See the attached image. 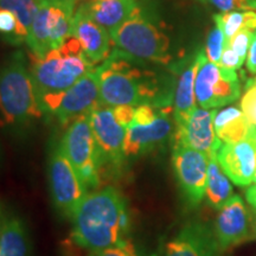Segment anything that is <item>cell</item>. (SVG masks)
<instances>
[{"instance_id":"obj_1","label":"cell","mask_w":256,"mask_h":256,"mask_svg":"<svg viewBox=\"0 0 256 256\" xmlns=\"http://www.w3.org/2000/svg\"><path fill=\"white\" fill-rule=\"evenodd\" d=\"M70 220L72 241L90 252L102 250L124 241L130 230L126 198L113 186L88 192Z\"/></svg>"},{"instance_id":"obj_2","label":"cell","mask_w":256,"mask_h":256,"mask_svg":"<svg viewBox=\"0 0 256 256\" xmlns=\"http://www.w3.org/2000/svg\"><path fill=\"white\" fill-rule=\"evenodd\" d=\"M142 63L114 48L108 58L96 66L101 106H170L171 98L162 94L156 74Z\"/></svg>"},{"instance_id":"obj_3","label":"cell","mask_w":256,"mask_h":256,"mask_svg":"<svg viewBox=\"0 0 256 256\" xmlns=\"http://www.w3.org/2000/svg\"><path fill=\"white\" fill-rule=\"evenodd\" d=\"M43 115L24 54L17 51L0 66V119L19 132Z\"/></svg>"},{"instance_id":"obj_4","label":"cell","mask_w":256,"mask_h":256,"mask_svg":"<svg viewBox=\"0 0 256 256\" xmlns=\"http://www.w3.org/2000/svg\"><path fill=\"white\" fill-rule=\"evenodd\" d=\"M94 66L86 58L81 44L72 34L60 48L40 58L31 55L28 70L38 101L70 88Z\"/></svg>"},{"instance_id":"obj_5","label":"cell","mask_w":256,"mask_h":256,"mask_svg":"<svg viewBox=\"0 0 256 256\" xmlns=\"http://www.w3.org/2000/svg\"><path fill=\"white\" fill-rule=\"evenodd\" d=\"M110 34L116 49L134 58L159 64L171 62L168 37L142 8Z\"/></svg>"},{"instance_id":"obj_6","label":"cell","mask_w":256,"mask_h":256,"mask_svg":"<svg viewBox=\"0 0 256 256\" xmlns=\"http://www.w3.org/2000/svg\"><path fill=\"white\" fill-rule=\"evenodd\" d=\"M76 0H44L28 31L26 44L34 57L60 46L70 34Z\"/></svg>"},{"instance_id":"obj_7","label":"cell","mask_w":256,"mask_h":256,"mask_svg":"<svg viewBox=\"0 0 256 256\" xmlns=\"http://www.w3.org/2000/svg\"><path fill=\"white\" fill-rule=\"evenodd\" d=\"M60 146L88 190H95L100 184L104 164L92 133L89 114L80 116L68 124L60 140Z\"/></svg>"},{"instance_id":"obj_8","label":"cell","mask_w":256,"mask_h":256,"mask_svg":"<svg viewBox=\"0 0 256 256\" xmlns=\"http://www.w3.org/2000/svg\"><path fill=\"white\" fill-rule=\"evenodd\" d=\"M40 104L43 114L51 115L62 124H69L80 116L90 114L101 106L96 66L70 88L42 98Z\"/></svg>"},{"instance_id":"obj_9","label":"cell","mask_w":256,"mask_h":256,"mask_svg":"<svg viewBox=\"0 0 256 256\" xmlns=\"http://www.w3.org/2000/svg\"><path fill=\"white\" fill-rule=\"evenodd\" d=\"M51 198L56 209L70 218L87 196L88 188L63 152L60 142L54 145L48 162Z\"/></svg>"},{"instance_id":"obj_10","label":"cell","mask_w":256,"mask_h":256,"mask_svg":"<svg viewBox=\"0 0 256 256\" xmlns=\"http://www.w3.org/2000/svg\"><path fill=\"white\" fill-rule=\"evenodd\" d=\"M194 92L198 106L204 110L232 104L241 95V84L236 70L223 69L206 58L197 72Z\"/></svg>"},{"instance_id":"obj_11","label":"cell","mask_w":256,"mask_h":256,"mask_svg":"<svg viewBox=\"0 0 256 256\" xmlns=\"http://www.w3.org/2000/svg\"><path fill=\"white\" fill-rule=\"evenodd\" d=\"M172 165L185 200L197 206L206 197L209 156L190 147L174 144Z\"/></svg>"},{"instance_id":"obj_12","label":"cell","mask_w":256,"mask_h":256,"mask_svg":"<svg viewBox=\"0 0 256 256\" xmlns=\"http://www.w3.org/2000/svg\"><path fill=\"white\" fill-rule=\"evenodd\" d=\"M174 108L170 106L160 108L156 118L148 121H132L126 128L124 152L126 158L145 156L168 142L174 124L170 113Z\"/></svg>"},{"instance_id":"obj_13","label":"cell","mask_w":256,"mask_h":256,"mask_svg":"<svg viewBox=\"0 0 256 256\" xmlns=\"http://www.w3.org/2000/svg\"><path fill=\"white\" fill-rule=\"evenodd\" d=\"M90 124L102 159V164L120 168L124 164L126 128L115 118L113 108L98 106L89 114Z\"/></svg>"},{"instance_id":"obj_14","label":"cell","mask_w":256,"mask_h":256,"mask_svg":"<svg viewBox=\"0 0 256 256\" xmlns=\"http://www.w3.org/2000/svg\"><path fill=\"white\" fill-rule=\"evenodd\" d=\"M217 160L230 180L238 186L252 183L256 168V127L248 139L235 144H222Z\"/></svg>"},{"instance_id":"obj_15","label":"cell","mask_w":256,"mask_h":256,"mask_svg":"<svg viewBox=\"0 0 256 256\" xmlns=\"http://www.w3.org/2000/svg\"><path fill=\"white\" fill-rule=\"evenodd\" d=\"M214 110L196 107L188 119L176 127L174 144H179L209 156L217 153L222 142L217 138L214 128Z\"/></svg>"},{"instance_id":"obj_16","label":"cell","mask_w":256,"mask_h":256,"mask_svg":"<svg viewBox=\"0 0 256 256\" xmlns=\"http://www.w3.org/2000/svg\"><path fill=\"white\" fill-rule=\"evenodd\" d=\"M214 230L220 249L238 246L250 238V218L238 194H234L218 210Z\"/></svg>"},{"instance_id":"obj_17","label":"cell","mask_w":256,"mask_h":256,"mask_svg":"<svg viewBox=\"0 0 256 256\" xmlns=\"http://www.w3.org/2000/svg\"><path fill=\"white\" fill-rule=\"evenodd\" d=\"M215 230L202 222H190L168 243L164 256H217Z\"/></svg>"},{"instance_id":"obj_18","label":"cell","mask_w":256,"mask_h":256,"mask_svg":"<svg viewBox=\"0 0 256 256\" xmlns=\"http://www.w3.org/2000/svg\"><path fill=\"white\" fill-rule=\"evenodd\" d=\"M70 34L78 38L86 58L92 66L104 62L113 51L110 48V32L89 18L81 8L75 11Z\"/></svg>"},{"instance_id":"obj_19","label":"cell","mask_w":256,"mask_h":256,"mask_svg":"<svg viewBox=\"0 0 256 256\" xmlns=\"http://www.w3.org/2000/svg\"><path fill=\"white\" fill-rule=\"evenodd\" d=\"M206 58V51L200 50L179 75L174 100V120L176 127L182 126L197 107L194 82L200 66Z\"/></svg>"},{"instance_id":"obj_20","label":"cell","mask_w":256,"mask_h":256,"mask_svg":"<svg viewBox=\"0 0 256 256\" xmlns=\"http://www.w3.org/2000/svg\"><path fill=\"white\" fill-rule=\"evenodd\" d=\"M80 8L110 34L140 8L136 0H87Z\"/></svg>"},{"instance_id":"obj_21","label":"cell","mask_w":256,"mask_h":256,"mask_svg":"<svg viewBox=\"0 0 256 256\" xmlns=\"http://www.w3.org/2000/svg\"><path fill=\"white\" fill-rule=\"evenodd\" d=\"M214 128L222 144H235L248 139L255 126L238 107L214 110Z\"/></svg>"},{"instance_id":"obj_22","label":"cell","mask_w":256,"mask_h":256,"mask_svg":"<svg viewBox=\"0 0 256 256\" xmlns=\"http://www.w3.org/2000/svg\"><path fill=\"white\" fill-rule=\"evenodd\" d=\"M216 154L212 153L209 156L206 197L211 208L220 210L234 194L232 180L220 168Z\"/></svg>"},{"instance_id":"obj_23","label":"cell","mask_w":256,"mask_h":256,"mask_svg":"<svg viewBox=\"0 0 256 256\" xmlns=\"http://www.w3.org/2000/svg\"><path fill=\"white\" fill-rule=\"evenodd\" d=\"M0 256H30V236L23 220L8 217L0 238Z\"/></svg>"},{"instance_id":"obj_24","label":"cell","mask_w":256,"mask_h":256,"mask_svg":"<svg viewBox=\"0 0 256 256\" xmlns=\"http://www.w3.org/2000/svg\"><path fill=\"white\" fill-rule=\"evenodd\" d=\"M214 22L220 25L226 42L240 31H256V12L252 11H229L214 16Z\"/></svg>"},{"instance_id":"obj_25","label":"cell","mask_w":256,"mask_h":256,"mask_svg":"<svg viewBox=\"0 0 256 256\" xmlns=\"http://www.w3.org/2000/svg\"><path fill=\"white\" fill-rule=\"evenodd\" d=\"M44 0H0V8L8 10L17 16L22 30L28 38L38 10Z\"/></svg>"},{"instance_id":"obj_26","label":"cell","mask_w":256,"mask_h":256,"mask_svg":"<svg viewBox=\"0 0 256 256\" xmlns=\"http://www.w3.org/2000/svg\"><path fill=\"white\" fill-rule=\"evenodd\" d=\"M0 37L16 46L26 42L17 16L5 8H0Z\"/></svg>"},{"instance_id":"obj_27","label":"cell","mask_w":256,"mask_h":256,"mask_svg":"<svg viewBox=\"0 0 256 256\" xmlns=\"http://www.w3.org/2000/svg\"><path fill=\"white\" fill-rule=\"evenodd\" d=\"M226 44V36H224L222 28H220V24L215 23V25H214V28L210 30L206 38V56L208 60L218 66Z\"/></svg>"},{"instance_id":"obj_28","label":"cell","mask_w":256,"mask_h":256,"mask_svg":"<svg viewBox=\"0 0 256 256\" xmlns=\"http://www.w3.org/2000/svg\"><path fill=\"white\" fill-rule=\"evenodd\" d=\"M89 256H140L134 243L130 238L118 243L113 247L102 249V250L90 252Z\"/></svg>"},{"instance_id":"obj_29","label":"cell","mask_w":256,"mask_h":256,"mask_svg":"<svg viewBox=\"0 0 256 256\" xmlns=\"http://www.w3.org/2000/svg\"><path fill=\"white\" fill-rule=\"evenodd\" d=\"M252 34H254V32L243 30L240 31L238 34H236L229 42H226V43L232 48V50L238 54L243 63H244V60L248 56V51L249 48H250Z\"/></svg>"},{"instance_id":"obj_30","label":"cell","mask_w":256,"mask_h":256,"mask_svg":"<svg viewBox=\"0 0 256 256\" xmlns=\"http://www.w3.org/2000/svg\"><path fill=\"white\" fill-rule=\"evenodd\" d=\"M222 12L236 11V10H256V0H206Z\"/></svg>"},{"instance_id":"obj_31","label":"cell","mask_w":256,"mask_h":256,"mask_svg":"<svg viewBox=\"0 0 256 256\" xmlns=\"http://www.w3.org/2000/svg\"><path fill=\"white\" fill-rule=\"evenodd\" d=\"M241 110L249 122L256 127V86L248 88L241 100Z\"/></svg>"},{"instance_id":"obj_32","label":"cell","mask_w":256,"mask_h":256,"mask_svg":"<svg viewBox=\"0 0 256 256\" xmlns=\"http://www.w3.org/2000/svg\"><path fill=\"white\" fill-rule=\"evenodd\" d=\"M243 66V62L240 58L238 54L232 50V48L229 46L228 43L224 46L222 57L218 63V66L223 69H230V70H236L240 69Z\"/></svg>"},{"instance_id":"obj_33","label":"cell","mask_w":256,"mask_h":256,"mask_svg":"<svg viewBox=\"0 0 256 256\" xmlns=\"http://www.w3.org/2000/svg\"><path fill=\"white\" fill-rule=\"evenodd\" d=\"M113 112L116 120L124 128H127L130 124V122H132L136 107H133V106H118V107H113Z\"/></svg>"},{"instance_id":"obj_34","label":"cell","mask_w":256,"mask_h":256,"mask_svg":"<svg viewBox=\"0 0 256 256\" xmlns=\"http://www.w3.org/2000/svg\"><path fill=\"white\" fill-rule=\"evenodd\" d=\"M247 69L248 72L255 75L256 74V31L252 34V40L249 48L247 56Z\"/></svg>"},{"instance_id":"obj_35","label":"cell","mask_w":256,"mask_h":256,"mask_svg":"<svg viewBox=\"0 0 256 256\" xmlns=\"http://www.w3.org/2000/svg\"><path fill=\"white\" fill-rule=\"evenodd\" d=\"M246 200H247L249 206L256 210V185L248 188V190L246 191Z\"/></svg>"},{"instance_id":"obj_36","label":"cell","mask_w":256,"mask_h":256,"mask_svg":"<svg viewBox=\"0 0 256 256\" xmlns=\"http://www.w3.org/2000/svg\"><path fill=\"white\" fill-rule=\"evenodd\" d=\"M6 220H8V217H6V215H5V211H4V208H2V204L0 203V238H2V232H4Z\"/></svg>"},{"instance_id":"obj_37","label":"cell","mask_w":256,"mask_h":256,"mask_svg":"<svg viewBox=\"0 0 256 256\" xmlns=\"http://www.w3.org/2000/svg\"><path fill=\"white\" fill-rule=\"evenodd\" d=\"M252 86H256V76L254 78H252L250 81L248 82V84H247V89L248 88H250V87H252Z\"/></svg>"},{"instance_id":"obj_38","label":"cell","mask_w":256,"mask_h":256,"mask_svg":"<svg viewBox=\"0 0 256 256\" xmlns=\"http://www.w3.org/2000/svg\"><path fill=\"white\" fill-rule=\"evenodd\" d=\"M252 183L256 185V168H255V174H254V179H252Z\"/></svg>"},{"instance_id":"obj_39","label":"cell","mask_w":256,"mask_h":256,"mask_svg":"<svg viewBox=\"0 0 256 256\" xmlns=\"http://www.w3.org/2000/svg\"><path fill=\"white\" fill-rule=\"evenodd\" d=\"M76 2H81V0H76Z\"/></svg>"}]
</instances>
